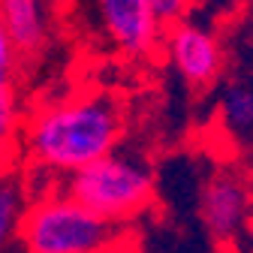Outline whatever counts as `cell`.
Listing matches in <instances>:
<instances>
[{
  "label": "cell",
  "instance_id": "cell-3",
  "mask_svg": "<svg viewBox=\"0 0 253 253\" xmlns=\"http://www.w3.org/2000/svg\"><path fill=\"white\" fill-rule=\"evenodd\" d=\"M154 169L136 151H115L63 181V193L100 214L109 223H124L145 211L154 199Z\"/></svg>",
  "mask_w": 253,
  "mask_h": 253
},
{
  "label": "cell",
  "instance_id": "cell-12",
  "mask_svg": "<svg viewBox=\"0 0 253 253\" xmlns=\"http://www.w3.org/2000/svg\"><path fill=\"white\" fill-rule=\"evenodd\" d=\"M15 60H21L15 45L9 42V37L3 34V30H0V79H3V84H9V79L15 73Z\"/></svg>",
  "mask_w": 253,
  "mask_h": 253
},
{
  "label": "cell",
  "instance_id": "cell-9",
  "mask_svg": "<svg viewBox=\"0 0 253 253\" xmlns=\"http://www.w3.org/2000/svg\"><path fill=\"white\" fill-rule=\"evenodd\" d=\"M27 208H30V202L24 199V187L6 178L3 187H0V238L3 241L18 238V229H21V220H24Z\"/></svg>",
  "mask_w": 253,
  "mask_h": 253
},
{
  "label": "cell",
  "instance_id": "cell-1",
  "mask_svg": "<svg viewBox=\"0 0 253 253\" xmlns=\"http://www.w3.org/2000/svg\"><path fill=\"white\" fill-rule=\"evenodd\" d=\"M124 136V106L106 90L57 100L30 115L24 154L37 169L76 175L115 154Z\"/></svg>",
  "mask_w": 253,
  "mask_h": 253
},
{
  "label": "cell",
  "instance_id": "cell-7",
  "mask_svg": "<svg viewBox=\"0 0 253 253\" xmlns=\"http://www.w3.org/2000/svg\"><path fill=\"white\" fill-rule=\"evenodd\" d=\"M3 34L15 45L18 57H37L48 42L45 0H0Z\"/></svg>",
  "mask_w": 253,
  "mask_h": 253
},
{
  "label": "cell",
  "instance_id": "cell-5",
  "mask_svg": "<svg viewBox=\"0 0 253 253\" xmlns=\"http://www.w3.org/2000/svg\"><path fill=\"white\" fill-rule=\"evenodd\" d=\"M106 40L126 57L142 60L163 45L166 24L157 18L151 0H93Z\"/></svg>",
  "mask_w": 253,
  "mask_h": 253
},
{
  "label": "cell",
  "instance_id": "cell-4",
  "mask_svg": "<svg viewBox=\"0 0 253 253\" xmlns=\"http://www.w3.org/2000/svg\"><path fill=\"white\" fill-rule=\"evenodd\" d=\"M199 217L220 244L238 241L253 217V193L238 169H217L202 184Z\"/></svg>",
  "mask_w": 253,
  "mask_h": 253
},
{
  "label": "cell",
  "instance_id": "cell-2",
  "mask_svg": "<svg viewBox=\"0 0 253 253\" xmlns=\"http://www.w3.org/2000/svg\"><path fill=\"white\" fill-rule=\"evenodd\" d=\"M118 241V226L93 214L70 193L34 199L21 220V253H106Z\"/></svg>",
  "mask_w": 253,
  "mask_h": 253
},
{
  "label": "cell",
  "instance_id": "cell-6",
  "mask_svg": "<svg viewBox=\"0 0 253 253\" xmlns=\"http://www.w3.org/2000/svg\"><path fill=\"white\" fill-rule=\"evenodd\" d=\"M163 51L172 63V70L190 84V87H214L223 76V45L208 27L193 21H178L166 27Z\"/></svg>",
  "mask_w": 253,
  "mask_h": 253
},
{
  "label": "cell",
  "instance_id": "cell-8",
  "mask_svg": "<svg viewBox=\"0 0 253 253\" xmlns=\"http://www.w3.org/2000/svg\"><path fill=\"white\" fill-rule=\"evenodd\" d=\"M217 121L238 145H253V73L235 76L220 87Z\"/></svg>",
  "mask_w": 253,
  "mask_h": 253
},
{
  "label": "cell",
  "instance_id": "cell-11",
  "mask_svg": "<svg viewBox=\"0 0 253 253\" xmlns=\"http://www.w3.org/2000/svg\"><path fill=\"white\" fill-rule=\"evenodd\" d=\"M0 126H3V139H9L15 126V93L9 84H0Z\"/></svg>",
  "mask_w": 253,
  "mask_h": 253
},
{
  "label": "cell",
  "instance_id": "cell-10",
  "mask_svg": "<svg viewBox=\"0 0 253 253\" xmlns=\"http://www.w3.org/2000/svg\"><path fill=\"white\" fill-rule=\"evenodd\" d=\"M151 6H154L157 18H160L166 27H172V24L187 18V9L193 6V0H151Z\"/></svg>",
  "mask_w": 253,
  "mask_h": 253
}]
</instances>
